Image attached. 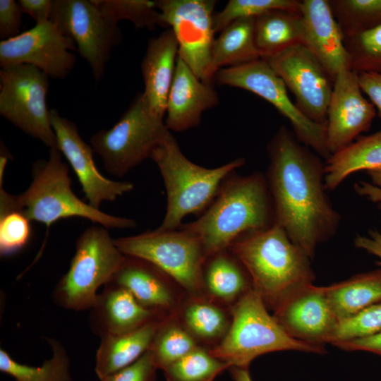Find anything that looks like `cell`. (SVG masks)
I'll return each instance as SVG.
<instances>
[{
	"mask_svg": "<svg viewBox=\"0 0 381 381\" xmlns=\"http://www.w3.org/2000/svg\"><path fill=\"white\" fill-rule=\"evenodd\" d=\"M267 152L274 223L313 260L317 247L337 233L341 219L326 193L325 164L284 126Z\"/></svg>",
	"mask_w": 381,
	"mask_h": 381,
	"instance_id": "cell-1",
	"label": "cell"
},
{
	"mask_svg": "<svg viewBox=\"0 0 381 381\" xmlns=\"http://www.w3.org/2000/svg\"><path fill=\"white\" fill-rule=\"evenodd\" d=\"M164 318L142 306L125 288L109 283L90 309L89 324L92 332L103 338L129 332Z\"/></svg>",
	"mask_w": 381,
	"mask_h": 381,
	"instance_id": "cell-21",
	"label": "cell"
},
{
	"mask_svg": "<svg viewBox=\"0 0 381 381\" xmlns=\"http://www.w3.org/2000/svg\"><path fill=\"white\" fill-rule=\"evenodd\" d=\"M355 246L377 257L381 265V231H369L368 235H358L354 239Z\"/></svg>",
	"mask_w": 381,
	"mask_h": 381,
	"instance_id": "cell-46",
	"label": "cell"
},
{
	"mask_svg": "<svg viewBox=\"0 0 381 381\" xmlns=\"http://www.w3.org/2000/svg\"><path fill=\"white\" fill-rule=\"evenodd\" d=\"M255 18L235 20L214 40L211 56L214 75L224 67L236 66L260 59L254 40Z\"/></svg>",
	"mask_w": 381,
	"mask_h": 381,
	"instance_id": "cell-30",
	"label": "cell"
},
{
	"mask_svg": "<svg viewBox=\"0 0 381 381\" xmlns=\"http://www.w3.org/2000/svg\"><path fill=\"white\" fill-rule=\"evenodd\" d=\"M23 11L14 0H0V37H14L21 32Z\"/></svg>",
	"mask_w": 381,
	"mask_h": 381,
	"instance_id": "cell-41",
	"label": "cell"
},
{
	"mask_svg": "<svg viewBox=\"0 0 381 381\" xmlns=\"http://www.w3.org/2000/svg\"><path fill=\"white\" fill-rule=\"evenodd\" d=\"M274 223L266 177L260 173L229 176L207 210L195 221L179 228L200 241L206 258L227 250L241 236Z\"/></svg>",
	"mask_w": 381,
	"mask_h": 381,
	"instance_id": "cell-3",
	"label": "cell"
},
{
	"mask_svg": "<svg viewBox=\"0 0 381 381\" xmlns=\"http://www.w3.org/2000/svg\"><path fill=\"white\" fill-rule=\"evenodd\" d=\"M231 373L235 381H252L248 369L231 367Z\"/></svg>",
	"mask_w": 381,
	"mask_h": 381,
	"instance_id": "cell-47",
	"label": "cell"
},
{
	"mask_svg": "<svg viewBox=\"0 0 381 381\" xmlns=\"http://www.w3.org/2000/svg\"><path fill=\"white\" fill-rule=\"evenodd\" d=\"M150 159L159 169L167 192L165 216L157 228L162 231L177 229L185 217L205 210L224 180L245 164L243 158H238L214 169L197 165L182 153L170 131L152 151Z\"/></svg>",
	"mask_w": 381,
	"mask_h": 381,
	"instance_id": "cell-5",
	"label": "cell"
},
{
	"mask_svg": "<svg viewBox=\"0 0 381 381\" xmlns=\"http://www.w3.org/2000/svg\"><path fill=\"white\" fill-rule=\"evenodd\" d=\"M198 346L174 313L162 320L148 351L157 369L164 370Z\"/></svg>",
	"mask_w": 381,
	"mask_h": 381,
	"instance_id": "cell-32",
	"label": "cell"
},
{
	"mask_svg": "<svg viewBox=\"0 0 381 381\" xmlns=\"http://www.w3.org/2000/svg\"><path fill=\"white\" fill-rule=\"evenodd\" d=\"M381 331V301L339 322L330 344L375 334Z\"/></svg>",
	"mask_w": 381,
	"mask_h": 381,
	"instance_id": "cell-39",
	"label": "cell"
},
{
	"mask_svg": "<svg viewBox=\"0 0 381 381\" xmlns=\"http://www.w3.org/2000/svg\"><path fill=\"white\" fill-rule=\"evenodd\" d=\"M156 7L165 27H170L181 58L202 81L212 83V49L215 40L212 0H157Z\"/></svg>",
	"mask_w": 381,
	"mask_h": 381,
	"instance_id": "cell-12",
	"label": "cell"
},
{
	"mask_svg": "<svg viewBox=\"0 0 381 381\" xmlns=\"http://www.w3.org/2000/svg\"><path fill=\"white\" fill-rule=\"evenodd\" d=\"M255 44L266 60L304 41L301 15L297 11L274 10L255 18Z\"/></svg>",
	"mask_w": 381,
	"mask_h": 381,
	"instance_id": "cell-27",
	"label": "cell"
},
{
	"mask_svg": "<svg viewBox=\"0 0 381 381\" xmlns=\"http://www.w3.org/2000/svg\"><path fill=\"white\" fill-rule=\"evenodd\" d=\"M297 0H230L219 12L214 14L215 32H220L235 20L256 18L274 10L300 11Z\"/></svg>",
	"mask_w": 381,
	"mask_h": 381,
	"instance_id": "cell-37",
	"label": "cell"
},
{
	"mask_svg": "<svg viewBox=\"0 0 381 381\" xmlns=\"http://www.w3.org/2000/svg\"><path fill=\"white\" fill-rule=\"evenodd\" d=\"M294 95L295 104L308 119L326 123L334 80L303 44L265 60Z\"/></svg>",
	"mask_w": 381,
	"mask_h": 381,
	"instance_id": "cell-14",
	"label": "cell"
},
{
	"mask_svg": "<svg viewBox=\"0 0 381 381\" xmlns=\"http://www.w3.org/2000/svg\"><path fill=\"white\" fill-rule=\"evenodd\" d=\"M229 327L210 353L230 368L248 369L257 357L274 351H297L323 354L316 347L289 335L268 313L261 296L252 289L231 307Z\"/></svg>",
	"mask_w": 381,
	"mask_h": 381,
	"instance_id": "cell-6",
	"label": "cell"
},
{
	"mask_svg": "<svg viewBox=\"0 0 381 381\" xmlns=\"http://www.w3.org/2000/svg\"><path fill=\"white\" fill-rule=\"evenodd\" d=\"M351 69L381 73V25L371 30L344 38Z\"/></svg>",
	"mask_w": 381,
	"mask_h": 381,
	"instance_id": "cell-38",
	"label": "cell"
},
{
	"mask_svg": "<svg viewBox=\"0 0 381 381\" xmlns=\"http://www.w3.org/2000/svg\"><path fill=\"white\" fill-rule=\"evenodd\" d=\"M68 172L60 150L49 149L47 159L33 163L29 187L12 196L13 206L30 221L44 224L47 229L58 220L73 217L89 219L107 229L135 226L133 219L109 214L78 198L71 188Z\"/></svg>",
	"mask_w": 381,
	"mask_h": 381,
	"instance_id": "cell-4",
	"label": "cell"
},
{
	"mask_svg": "<svg viewBox=\"0 0 381 381\" xmlns=\"http://www.w3.org/2000/svg\"><path fill=\"white\" fill-rule=\"evenodd\" d=\"M325 289L339 322L381 301V268L356 274Z\"/></svg>",
	"mask_w": 381,
	"mask_h": 381,
	"instance_id": "cell-28",
	"label": "cell"
},
{
	"mask_svg": "<svg viewBox=\"0 0 381 381\" xmlns=\"http://www.w3.org/2000/svg\"><path fill=\"white\" fill-rule=\"evenodd\" d=\"M50 20L73 41L95 81L99 82L112 48L121 41L118 26L106 19L92 0H54Z\"/></svg>",
	"mask_w": 381,
	"mask_h": 381,
	"instance_id": "cell-13",
	"label": "cell"
},
{
	"mask_svg": "<svg viewBox=\"0 0 381 381\" xmlns=\"http://www.w3.org/2000/svg\"><path fill=\"white\" fill-rule=\"evenodd\" d=\"M165 273L144 260L126 256L111 282L131 292L144 308L162 318L176 313L181 305Z\"/></svg>",
	"mask_w": 381,
	"mask_h": 381,
	"instance_id": "cell-22",
	"label": "cell"
},
{
	"mask_svg": "<svg viewBox=\"0 0 381 381\" xmlns=\"http://www.w3.org/2000/svg\"><path fill=\"white\" fill-rule=\"evenodd\" d=\"M344 351H365L381 356V331L363 338H359L334 345Z\"/></svg>",
	"mask_w": 381,
	"mask_h": 381,
	"instance_id": "cell-45",
	"label": "cell"
},
{
	"mask_svg": "<svg viewBox=\"0 0 381 381\" xmlns=\"http://www.w3.org/2000/svg\"><path fill=\"white\" fill-rule=\"evenodd\" d=\"M303 44L314 54L334 80L342 71L351 69V56L342 31L328 0L300 1Z\"/></svg>",
	"mask_w": 381,
	"mask_h": 381,
	"instance_id": "cell-19",
	"label": "cell"
},
{
	"mask_svg": "<svg viewBox=\"0 0 381 381\" xmlns=\"http://www.w3.org/2000/svg\"><path fill=\"white\" fill-rule=\"evenodd\" d=\"M162 320L152 321L129 332L101 338L95 358L98 378L130 365L146 353Z\"/></svg>",
	"mask_w": 381,
	"mask_h": 381,
	"instance_id": "cell-24",
	"label": "cell"
},
{
	"mask_svg": "<svg viewBox=\"0 0 381 381\" xmlns=\"http://www.w3.org/2000/svg\"><path fill=\"white\" fill-rule=\"evenodd\" d=\"M212 83L200 80L178 56L174 80L166 107L165 125L181 132L198 126L202 113L219 104Z\"/></svg>",
	"mask_w": 381,
	"mask_h": 381,
	"instance_id": "cell-20",
	"label": "cell"
},
{
	"mask_svg": "<svg viewBox=\"0 0 381 381\" xmlns=\"http://www.w3.org/2000/svg\"><path fill=\"white\" fill-rule=\"evenodd\" d=\"M49 77L31 65L0 71V114L49 149H58L47 106Z\"/></svg>",
	"mask_w": 381,
	"mask_h": 381,
	"instance_id": "cell-10",
	"label": "cell"
},
{
	"mask_svg": "<svg viewBox=\"0 0 381 381\" xmlns=\"http://www.w3.org/2000/svg\"><path fill=\"white\" fill-rule=\"evenodd\" d=\"M358 80L361 91L368 97L381 119V73L360 72Z\"/></svg>",
	"mask_w": 381,
	"mask_h": 381,
	"instance_id": "cell-42",
	"label": "cell"
},
{
	"mask_svg": "<svg viewBox=\"0 0 381 381\" xmlns=\"http://www.w3.org/2000/svg\"><path fill=\"white\" fill-rule=\"evenodd\" d=\"M275 320L291 337L325 349L339 324L325 286L309 284L297 289L273 310Z\"/></svg>",
	"mask_w": 381,
	"mask_h": 381,
	"instance_id": "cell-16",
	"label": "cell"
},
{
	"mask_svg": "<svg viewBox=\"0 0 381 381\" xmlns=\"http://www.w3.org/2000/svg\"><path fill=\"white\" fill-rule=\"evenodd\" d=\"M381 169V130L359 137L331 155L325 164V186L334 190L350 175L359 171Z\"/></svg>",
	"mask_w": 381,
	"mask_h": 381,
	"instance_id": "cell-25",
	"label": "cell"
},
{
	"mask_svg": "<svg viewBox=\"0 0 381 381\" xmlns=\"http://www.w3.org/2000/svg\"><path fill=\"white\" fill-rule=\"evenodd\" d=\"M227 368L226 363L200 346L163 370L167 381H213Z\"/></svg>",
	"mask_w": 381,
	"mask_h": 381,
	"instance_id": "cell-34",
	"label": "cell"
},
{
	"mask_svg": "<svg viewBox=\"0 0 381 381\" xmlns=\"http://www.w3.org/2000/svg\"><path fill=\"white\" fill-rule=\"evenodd\" d=\"M170 131L150 109L143 93L109 130L92 135L90 145L106 170L121 177L147 158Z\"/></svg>",
	"mask_w": 381,
	"mask_h": 381,
	"instance_id": "cell-8",
	"label": "cell"
},
{
	"mask_svg": "<svg viewBox=\"0 0 381 381\" xmlns=\"http://www.w3.org/2000/svg\"><path fill=\"white\" fill-rule=\"evenodd\" d=\"M219 85L241 88L265 99L290 122L296 139L326 159L330 156L326 145V123L306 116L288 96L282 78L262 59L242 65L223 68L214 75Z\"/></svg>",
	"mask_w": 381,
	"mask_h": 381,
	"instance_id": "cell-11",
	"label": "cell"
},
{
	"mask_svg": "<svg viewBox=\"0 0 381 381\" xmlns=\"http://www.w3.org/2000/svg\"><path fill=\"white\" fill-rule=\"evenodd\" d=\"M30 220L0 195V254L11 255L23 248L31 236Z\"/></svg>",
	"mask_w": 381,
	"mask_h": 381,
	"instance_id": "cell-36",
	"label": "cell"
},
{
	"mask_svg": "<svg viewBox=\"0 0 381 381\" xmlns=\"http://www.w3.org/2000/svg\"><path fill=\"white\" fill-rule=\"evenodd\" d=\"M107 229L92 226L78 238L69 268L52 293L54 301L59 306L76 311L90 310L97 289L111 282L121 267L126 255Z\"/></svg>",
	"mask_w": 381,
	"mask_h": 381,
	"instance_id": "cell-7",
	"label": "cell"
},
{
	"mask_svg": "<svg viewBox=\"0 0 381 381\" xmlns=\"http://www.w3.org/2000/svg\"><path fill=\"white\" fill-rule=\"evenodd\" d=\"M367 173L370 182L361 181L356 183L354 190L361 197L376 203L381 210V169Z\"/></svg>",
	"mask_w": 381,
	"mask_h": 381,
	"instance_id": "cell-43",
	"label": "cell"
},
{
	"mask_svg": "<svg viewBox=\"0 0 381 381\" xmlns=\"http://www.w3.org/2000/svg\"><path fill=\"white\" fill-rule=\"evenodd\" d=\"M76 47L50 20L18 35L0 42L1 68L28 64L37 67L49 78H65L76 62L72 53Z\"/></svg>",
	"mask_w": 381,
	"mask_h": 381,
	"instance_id": "cell-15",
	"label": "cell"
},
{
	"mask_svg": "<svg viewBox=\"0 0 381 381\" xmlns=\"http://www.w3.org/2000/svg\"><path fill=\"white\" fill-rule=\"evenodd\" d=\"M176 315L199 345L214 344V347L226 334L231 318L222 304L206 296H189L181 303Z\"/></svg>",
	"mask_w": 381,
	"mask_h": 381,
	"instance_id": "cell-29",
	"label": "cell"
},
{
	"mask_svg": "<svg viewBox=\"0 0 381 381\" xmlns=\"http://www.w3.org/2000/svg\"><path fill=\"white\" fill-rule=\"evenodd\" d=\"M157 368L149 351L130 365L99 381H155Z\"/></svg>",
	"mask_w": 381,
	"mask_h": 381,
	"instance_id": "cell-40",
	"label": "cell"
},
{
	"mask_svg": "<svg viewBox=\"0 0 381 381\" xmlns=\"http://www.w3.org/2000/svg\"><path fill=\"white\" fill-rule=\"evenodd\" d=\"M114 243L125 255L144 260L158 267L189 296H205L203 268L207 258L200 241L187 231L156 229L114 239Z\"/></svg>",
	"mask_w": 381,
	"mask_h": 381,
	"instance_id": "cell-9",
	"label": "cell"
},
{
	"mask_svg": "<svg viewBox=\"0 0 381 381\" xmlns=\"http://www.w3.org/2000/svg\"><path fill=\"white\" fill-rule=\"evenodd\" d=\"M377 114L373 104L363 95L358 73L340 72L334 80L326 121V145L330 155L344 149L368 131Z\"/></svg>",
	"mask_w": 381,
	"mask_h": 381,
	"instance_id": "cell-18",
	"label": "cell"
},
{
	"mask_svg": "<svg viewBox=\"0 0 381 381\" xmlns=\"http://www.w3.org/2000/svg\"><path fill=\"white\" fill-rule=\"evenodd\" d=\"M178 51L179 45L174 33L168 28L149 41L141 64L145 85L142 93L151 111L162 119L166 114Z\"/></svg>",
	"mask_w": 381,
	"mask_h": 381,
	"instance_id": "cell-23",
	"label": "cell"
},
{
	"mask_svg": "<svg viewBox=\"0 0 381 381\" xmlns=\"http://www.w3.org/2000/svg\"><path fill=\"white\" fill-rule=\"evenodd\" d=\"M227 250L207 259L203 268L205 292L210 298L231 307L253 289L251 280L239 261Z\"/></svg>",
	"mask_w": 381,
	"mask_h": 381,
	"instance_id": "cell-26",
	"label": "cell"
},
{
	"mask_svg": "<svg viewBox=\"0 0 381 381\" xmlns=\"http://www.w3.org/2000/svg\"><path fill=\"white\" fill-rule=\"evenodd\" d=\"M52 348V357L40 366L18 363L0 349V370L15 381H71L70 358L66 350L56 339H47Z\"/></svg>",
	"mask_w": 381,
	"mask_h": 381,
	"instance_id": "cell-31",
	"label": "cell"
},
{
	"mask_svg": "<svg viewBox=\"0 0 381 381\" xmlns=\"http://www.w3.org/2000/svg\"><path fill=\"white\" fill-rule=\"evenodd\" d=\"M49 117L58 149L75 172L90 205L99 209L102 202L114 201L133 189V183L111 180L99 171L94 151L80 137L75 123L55 109L50 110Z\"/></svg>",
	"mask_w": 381,
	"mask_h": 381,
	"instance_id": "cell-17",
	"label": "cell"
},
{
	"mask_svg": "<svg viewBox=\"0 0 381 381\" xmlns=\"http://www.w3.org/2000/svg\"><path fill=\"white\" fill-rule=\"evenodd\" d=\"M332 14L345 37L381 25V0H328Z\"/></svg>",
	"mask_w": 381,
	"mask_h": 381,
	"instance_id": "cell-33",
	"label": "cell"
},
{
	"mask_svg": "<svg viewBox=\"0 0 381 381\" xmlns=\"http://www.w3.org/2000/svg\"><path fill=\"white\" fill-rule=\"evenodd\" d=\"M92 2L106 19L114 25L127 20L136 28L153 30L157 25L165 27L155 1L92 0Z\"/></svg>",
	"mask_w": 381,
	"mask_h": 381,
	"instance_id": "cell-35",
	"label": "cell"
},
{
	"mask_svg": "<svg viewBox=\"0 0 381 381\" xmlns=\"http://www.w3.org/2000/svg\"><path fill=\"white\" fill-rule=\"evenodd\" d=\"M23 13L30 16L36 23L50 20L54 0H19Z\"/></svg>",
	"mask_w": 381,
	"mask_h": 381,
	"instance_id": "cell-44",
	"label": "cell"
},
{
	"mask_svg": "<svg viewBox=\"0 0 381 381\" xmlns=\"http://www.w3.org/2000/svg\"><path fill=\"white\" fill-rule=\"evenodd\" d=\"M228 250L272 311L290 294L315 279L310 257L276 223L241 236Z\"/></svg>",
	"mask_w": 381,
	"mask_h": 381,
	"instance_id": "cell-2",
	"label": "cell"
}]
</instances>
